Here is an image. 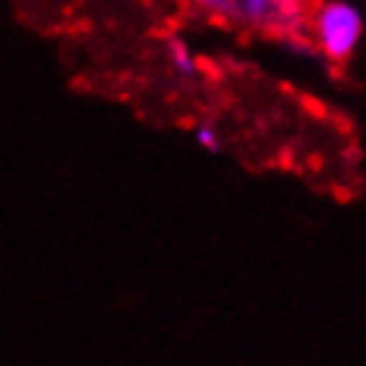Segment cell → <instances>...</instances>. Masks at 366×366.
<instances>
[{
  "label": "cell",
  "mask_w": 366,
  "mask_h": 366,
  "mask_svg": "<svg viewBox=\"0 0 366 366\" xmlns=\"http://www.w3.org/2000/svg\"><path fill=\"white\" fill-rule=\"evenodd\" d=\"M171 62H174V69H177L180 75H187V78L196 75V59H193V53H189V47H183L180 41H171Z\"/></svg>",
  "instance_id": "cell-3"
},
{
  "label": "cell",
  "mask_w": 366,
  "mask_h": 366,
  "mask_svg": "<svg viewBox=\"0 0 366 366\" xmlns=\"http://www.w3.org/2000/svg\"><path fill=\"white\" fill-rule=\"evenodd\" d=\"M196 140H199V146H205V149H217V131L214 127H199Z\"/></svg>",
  "instance_id": "cell-4"
},
{
  "label": "cell",
  "mask_w": 366,
  "mask_h": 366,
  "mask_svg": "<svg viewBox=\"0 0 366 366\" xmlns=\"http://www.w3.org/2000/svg\"><path fill=\"white\" fill-rule=\"evenodd\" d=\"M242 22L254 29L289 31L298 22V0H239Z\"/></svg>",
  "instance_id": "cell-2"
},
{
  "label": "cell",
  "mask_w": 366,
  "mask_h": 366,
  "mask_svg": "<svg viewBox=\"0 0 366 366\" xmlns=\"http://www.w3.org/2000/svg\"><path fill=\"white\" fill-rule=\"evenodd\" d=\"M314 38L320 53L329 62H345L360 44L363 34V16L357 6L345 4V0H326L314 13Z\"/></svg>",
  "instance_id": "cell-1"
}]
</instances>
